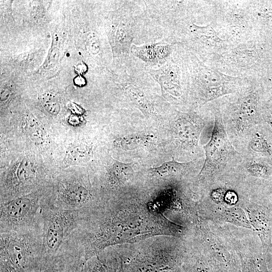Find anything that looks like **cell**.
Here are the masks:
<instances>
[{
  "label": "cell",
  "instance_id": "6da1fadb",
  "mask_svg": "<svg viewBox=\"0 0 272 272\" xmlns=\"http://www.w3.org/2000/svg\"><path fill=\"white\" fill-rule=\"evenodd\" d=\"M89 232L86 260L111 246L133 243L155 236L184 237L187 228L155 211L149 202L121 203L106 208Z\"/></svg>",
  "mask_w": 272,
  "mask_h": 272
},
{
  "label": "cell",
  "instance_id": "7a4b0ae2",
  "mask_svg": "<svg viewBox=\"0 0 272 272\" xmlns=\"http://www.w3.org/2000/svg\"><path fill=\"white\" fill-rule=\"evenodd\" d=\"M119 245L118 272H183L184 238L155 236Z\"/></svg>",
  "mask_w": 272,
  "mask_h": 272
},
{
  "label": "cell",
  "instance_id": "3957f363",
  "mask_svg": "<svg viewBox=\"0 0 272 272\" xmlns=\"http://www.w3.org/2000/svg\"><path fill=\"white\" fill-rule=\"evenodd\" d=\"M196 11L193 9L170 23L166 27L168 33L165 38L182 45L204 62L233 46L219 36L211 23L202 26L195 24L193 17Z\"/></svg>",
  "mask_w": 272,
  "mask_h": 272
},
{
  "label": "cell",
  "instance_id": "277c9868",
  "mask_svg": "<svg viewBox=\"0 0 272 272\" xmlns=\"http://www.w3.org/2000/svg\"><path fill=\"white\" fill-rule=\"evenodd\" d=\"M250 1H207L210 22L219 36L233 46L255 37Z\"/></svg>",
  "mask_w": 272,
  "mask_h": 272
},
{
  "label": "cell",
  "instance_id": "5b68a950",
  "mask_svg": "<svg viewBox=\"0 0 272 272\" xmlns=\"http://www.w3.org/2000/svg\"><path fill=\"white\" fill-rule=\"evenodd\" d=\"M188 51L189 92L200 106L225 95L236 94L250 80L226 75Z\"/></svg>",
  "mask_w": 272,
  "mask_h": 272
},
{
  "label": "cell",
  "instance_id": "8992f818",
  "mask_svg": "<svg viewBox=\"0 0 272 272\" xmlns=\"http://www.w3.org/2000/svg\"><path fill=\"white\" fill-rule=\"evenodd\" d=\"M214 123L210 141L203 146L205 161L197 176L202 181H213L235 160L238 153L230 142L219 105L213 107Z\"/></svg>",
  "mask_w": 272,
  "mask_h": 272
},
{
  "label": "cell",
  "instance_id": "52a82bcc",
  "mask_svg": "<svg viewBox=\"0 0 272 272\" xmlns=\"http://www.w3.org/2000/svg\"><path fill=\"white\" fill-rule=\"evenodd\" d=\"M188 50L177 44L171 56L157 69L146 67L153 79L158 83L165 97L175 101L184 99L189 92Z\"/></svg>",
  "mask_w": 272,
  "mask_h": 272
},
{
  "label": "cell",
  "instance_id": "ba28073f",
  "mask_svg": "<svg viewBox=\"0 0 272 272\" xmlns=\"http://www.w3.org/2000/svg\"><path fill=\"white\" fill-rule=\"evenodd\" d=\"M135 1H124L113 13L109 25V38L114 57L121 61L129 57L132 42L140 31L141 22L148 17L146 9L138 14Z\"/></svg>",
  "mask_w": 272,
  "mask_h": 272
},
{
  "label": "cell",
  "instance_id": "9c48e42d",
  "mask_svg": "<svg viewBox=\"0 0 272 272\" xmlns=\"http://www.w3.org/2000/svg\"><path fill=\"white\" fill-rule=\"evenodd\" d=\"M213 229L207 221L198 218L190 234L221 272H241L240 258L218 227Z\"/></svg>",
  "mask_w": 272,
  "mask_h": 272
},
{
  "label": "cell",
  "instance_id": "30bf717a",
  "mask_svg": "<svg viewBox=\"0 0 272 272\" xmlns=\"http://www.w3.org/2000/svg\"><path fill=\"white\" fill-rule=\"evenodd\" d=\"M255 37L233 46L205 63L235 77L255 79L259 55Z\"/></svg>",
  "mask_w": 272,
  "mask_h": 272
},
{
  "label": "cell",
  "instance_id": "8fae6325",
  "mask_svg": "<svg viewBox=\"0 0 272 272\" xmlns=\"http://www.w3.org/2000/svg\"><path fill=\"white\" fill-rule=\"evenodd\" d=\"M251 79L236 94L234 100L228 103L224 113L228 117L233 132L237 135L245 134L259 119V97Z\"/></svg>",
  "mask_w": 272,
  "mask_h": 272
},
{
  "label": "cell",
  "instance_id": "7c38bea8",
  "mask_svg": "<svg viewBox=\"0 0 272 272\" xmlns=\"http://www.w3.org/2000/svg\"><path fill=\"white\" fill-rule=\"evenodd\" d=\"M243 209L266 255L272 248V209L249 201Z\"/></svg>",
  "mask_w": 272,
  "mask_h": 272
},
{
  "label": "cell",
  "instance_id": "4fadbf2b",
  "mask_svg": "<svg viewBox=\"0 0 272 272\" xmlns=\"http://www.w3.org/2000/svg\"><path fill=\"white\" fill-rule=\"evenodd\" d=\"M198 218L216 224L227 223L252 229L245 211L239 206H215L197 202Z\"/></svg>",
  "mask_w": 272,
  "mask_h": 272
},
{
  "label": "cell",
  "instance_id": "5bb4252c",
  "mask_svg": "<svg viewBox=\"0 0 272 272\" xmlns=\"http://www.w3.org/2000/svg\"><path fill=\"white\" fill-rule=\"evenodd\" d=\"M74 213L69 210H57L51 213L46 226L44 242L48 249L56 251L75 224Z\"/></svg>",
  "mask_w": 272,
  "mask_h": 272
},
{
  "label": "cell",
  "instance_id": "9a60e30c",
  "mask_svg": "<svg viewBox=\"0 0 272 272\" xmlns=\"http://www.w3.org/2000/svg\"><path fill=\"white\" fill-rule=\"evenodd\" d=\"M177 44L164 38L158 42L133 44L130 53L134 58L143 62L146 67H159L169 58Z\"/></svg>",
  "mask_w": 272,
  "mask_h": 272
},
{
  "label": "cell",
  "instance_id": "2e32d148",
  "mask_svg": "<svg viewBox=\"0 0 272 272\" xmlns=\"http://www.w3.org/2000/svg\"><path fill=\"white\" fill-rule=\"evenodd\" d=\"M204 126L205 122L197 114L178 112L174 127L177 142L184 149L196 147Z\"/></svg>",
  "mask_w": 272,
  "mask_h": 272
},
{
  "label": "cell",
  "instance_id": "e0dca14e",
  "mask_svg": "<svg viewBox=\"0 0 272 272\" xmlns=\"http://www.w3.org/2000/svg\"><path fill=\"white\" fill-rule=\"evenodd\" d=\"M241 264V272H270L262 248L251 245L248 239L234 238L231 242Z\"/></svg>",
  "mask_w": 272,
  "mask_h": 272
},
{
  "label": "cell",
  "instance_id": "ac0fdd59",
  "mask_svg": "<svg viewBox=\"0 0 272 272\" xmlns=\"http://www.w3.org/2000/svg\"><path fill=\"white\" fill-rule=\"evenodd\" d=\"M37 209L36 202L29 196L15 198L1 207V224L16 226L28 221Z\"/></svg>",
  "mask_w": 272,
  "mask_h": 272
},
{
  "label": "cell",
  "instance_id": "d6986e66",
  "mask_svg": "<svg viewBox=\"0 0 272 272\" xmlns=\"http://www.w3.org/2000/svg\"><path fill=\"white\" fill-rule=\"evenodd\" d=\"M185 239L186 250L182 265L183 272H221L194 237L189 235Z\"/></svg>",
  "mask_w": 272,
  "mask_h": 272
},
{
  "label": "cell",
  "instance_id": "ffe728a7",
  "mask_svg": "<svg viewBox=\"0 0 272 272\" xmlns=\"http://www.w3.org/2000/svg\"><path fill=\"white\" fill-rule=\"evenodd\" d=\"M58 195L61 201L70 208H79L87 205L91 199L90 191L78 183H65L60 185Z\"/></svg>",
  "mask_w": 272,
  "mask_h": 272
},
{
  "label": "cell",
  "instance_id": "44dd1931",
  "mask_svg": "<svg viewBox=\"0 0 272 272\" xmlns=\"http://www.w3.org/2000/svg\"><path fill=\"white\" fill-rule=\"evenodd\" d=\"M103 251L92 257L85 267V272H118L119 260L115 253H104Z\"/></svg>",
  "mask_w": 272,
  "mask_h": 272
},
{
  "label": "cell",
  "instance_id": "7402d4cb",
  "mask_svg": "<svg viewBox=\"0 0 272 272\" xmlns=\"http://www.w3.org/2000/svg\"><path fill=\"white\" fill-rule=\"evenodd\" d=\"M133 172L131 164L114 160L108 169V180L110 186L118 188L123 186L131 178Z\"/></svg>",
  "mask_w": 272,
  "mask_h": 272
},
{
  "label": "cell",
  "instance_id": "603a6c76",
  "mask_svg": "<svg viewBox=\"0 0 272 272\" xmlns=\"http://www.w3.org/2000/svg\"><path fill=\"white\" fill-rule=\"evenodd\" d=\"M189 167V163H180L173 160L159 167L152 168L148 171L160 178H173L185 174Z\"/></svg>",
  "mask_w": 272,
  "mask_h": 272
},
{
  "label": "cell",
  "instance_id": "cb8c5ba5",
  "mask_svg": "<svg viewBox=\"0 0 272 272\" xmlns=\"http://www.w3.org/2000/svg\"><path fill=\"white\" fill-rule=\"evenodd\" d=\"M14 180L17 185H26L34 179L36 171L30 161L24 159L19 162L14 172Z\"/></svg>",
  "mask_w": 272,
  "mask_h": 272
},
{
  "label": "cell",
  "instance_id": "d4e9b609",
  "mask_svg": "<svg viewBox=\"0 0 272 272\" xmlns=\"http://www.w3.org/2000/svg\"><path fill=\"white\" fill-rule=\"evenodd\" d=\"M89 156L88 146L84 143L76 142L69 146L66 154V161L71 164H79L86 161Z\"/></svg>",
  "mask_w": 272,
  "mask_h": 272
},
{
  "label": "cell",
  "instance_id": "484cf974",
  "mask_svg": "<svg viewBox=\"0 0 272 272\" xmlns=\"http://www.w3.org/2000/svg\"><path fill=\"white\" fill-rule=\"evenodd\" d=\"M26 130L30 139L36 145H42L46 140V133L42 125L34 118L28 117Z\"/></svg>",
  "mask_w": 272,
  "mask_h": 272
},
{
  "label": "cell",
  "instance_id": "4316f807",
  "mask_svg": "<svg viewBox=\"0 0 272 272\" xmlns=\"http://www.w3.org/2000/svg\"><path fill=\"white\" fill-rule=\"evenodd\" d=\"M249 147L253 151L264 155H270L271 146L266 138L259 132H255L251 137L249 142Z\"/></svg>",
  "mask_w": 272,
  "mask_h": 272
},
{
  "label": "cell",
  "instance_id": "83f0119b",
  "mask_svg": "<svg viewBox=\"0 0 272 272\" xmlns=\"http://www.w3.org/2000/svg\"><path fill=\"white\" fill-rule=\"evenodd\" d=\"M248 175L259 179H267L270 175L269 168L265 164L257 162H250L245 166Z\"/></svg>",
  "mask_w": 272,
  "mask_h": 272
},
{
  "label": "cell",
  "instance_id": "f1b7e54d",
  "mask_svg": "<svg viewBox=\"0 0 272 272\" xmlns=\"http://www.w3.org/2000/svg\"><path fill=\"white\" fill-rule=\"evenodd\" d=\"M42 105L45 109L52 115H57L60 109L59 103L52 94H46L42 98Z\"/></svg>",
  "mask_w": 272,
  "mask_h": 272
},
{
  "label": "cell",
  "instance_id": "f546056e",
  "mask_svg": "<svg viewBox=\"0 0 272 272\" xmlns=\"http://www.w3.org/2000/svg\"><path fill=\"white\" fill-rule=\"evenodd\" d=\"M86 48L89 53L92 55L99 54L101 50V44L99 37L94 31H90L87 34L86 40Z\"/></svg>",
  "mask_w": 272,
  "mask_h": 272
},
{
  "label": "cell",
  "instance_id": "4dcf8cb0",
  "mask_svg": "<svg viewBox=\"0 0 272 272\" xmlns=\"http://www.w3.org/2000/svg\"><path fill=\"white\" fill-rule=\"evenodd\" d=\"M58 57L59 50L57 48L55 47L51 50L49 56V58L51 62H54L57 61Z\"/></svg>",
  "mask_w": 272,
  "mask_h": 272
},
{
  "label": "cell",
  "instance_id": "1f68e13d",
  "mask_svg": "<svg viewBox=\"0 0 272 272\" xmlns=\"http://www.w3.org/2000/svg\"><path fill=\"white\" fill-rule=\"evenodd\" d=\"M74 82L76 85L82 87L86 84V80L82 76L79 75L74 79Z\"/></svg>",
  "mask_w": 272,
  "mask_h": 272
},
{
  "label": "cell",
  "instance_id": "d6a6232c",
  "mask_svg": "<svg viewBox=\"0 0 272 272\" xmlns=\"http://www.w3.org/2000/svg\"><path fill=\"white\" fill-rule=\"evenodd\" d=\"M76 70L81 75V74L87 71V66L85 63L81 62L76 66Z\"/></svg>",
  "mask_w": 272,
  "mask_h": 272
},
{
  "label": "cell",
  "instance_id": "836d02e7",
  "mask_svg": "<svg viewBox=\"0 0 272 272\" xmlns=\"http://www.w3.org/2000/svg\"><path fill=\"white\" fill-rule=\"evenodd\" d=\"M9 94L10 91L8 89H3L1 92V101H5L7 100L9 96Z\"/></svg>",
  "mask_w": 272,
  "mask_h": 272
},
{
  "label": "cell",
  "instance_id": "e575fe53",
  "mask_svg": "<svg viewBox=\"0 0 272 272\" xmlns=\"http://www.w3.org/2000/svg\"><path fill=\"white\" fill-rule=\"evenodd\" d=\"M266 121L272 128V109L267 114Z\"/></svg>",
  "mask_w": 272,
  "mask_h": 272
},
{
  "label": "cell",
  "instance_id": "d590c367",
  "mask_svg": "<svg viewBox=\"0 0 272 272\" xmlns=\"http://www.w3.org/2000/svg\"><path fill=\"white\" fill-rule=\"evenodd\" d=\"M267 263H270V267H269L268 268H272V258H270V259H266Z\"/></svg>",
  "mask_w": 272,
  "mask_h": 272
}]
</instances>
